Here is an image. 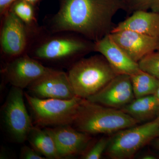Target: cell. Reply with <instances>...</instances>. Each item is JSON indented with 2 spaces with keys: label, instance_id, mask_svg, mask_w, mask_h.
<instances>
[{
  "label": "cell",
  "instance_id": "1",
  "mask_svg": "<svg viewBox=\"0 0 159 159\" xmlns=\"http://www.w3.org/2000/svg\"><path fill=\"white\" fill-rule=\"evenodd\" d=\"M124 10L121 0H61L45 27L51 32L70 31L95 43L110 34L113 20Z\"/></svg>",
  "mask_w": 159,
  "mask_h": 159
},
{
  "label": "cell",
  "instance_id": "2",
  "mask_svg": "<svg viewBox=\"0 0 159 159\" xmlns=\"http://www.w3.org/2000/svg\"><path fill=\"white\" fill-rule=\"evenodd\" d=\"M94 42L77 33L51 32L42 26L32 34L27 54L43 64L69 68L78 60L94 52Z\"/></svg>",
  "mask_w": 159,
  "mask_h": 159
},
{
  "label": "cell",
  "instance_id": "3",
  "mask_svg": "<svg viewBox=\"0 0 159 159\" xmlns=\"http://www.w3.org/2000/svg\"><path fill=\"white\" fill-rule=\"evenodd\" d=\"M138 120L121 110L84 99L72 125L89 134H110L138 125Z\"/></svg>",
  "mask_w": 159,
  "mask_h": 159
},
{
  "label": "cell",
  "instance_id": "4",
  "mask_svg": "<svg viewBox=\"0 0 159 159\" xmlns=\"http://www.w3.org/2000/svg\"><path fill=\"white\" fill-rule=\"evenodd\" d=\"M67 74L76 97L86 99L118 75L100 54L78 60L69 68Z\"/></svg>",
  "mask_w": 159,
  "mask_h": 159
},
{
  "label": "cell",
  "instance_id": "5",
  "mask_svg": "<svg viewBox=\"0 0 159 159\" xmlns=\"http://www.w3.org/2000/svg\"><path fill=\"white\" fill-rule=\"evenodd\" d=\"M35 124L44 127L72 125L84 99H40L25 93Z\"/></svg>",
  "mask_w": 159,
  "mask_h": 159
},
{
  "label": "cell",
  "instance_id": "6",
  "mask_svg": "<svg viewBox=\"0 0 159 159\" xmlns=\"http://www.w3.org/2000/svg\"><path fill=\"white\" fill-rule=\"evenodd\" d=\"M159 135V118L142 125L117 132L109 141L105 153L114 159H129Z\"/></svg>",
  "mask_w": 159,
  "mask_h": 159
},
{
  "label": "cell",
  "instance_id": "7",
  "mask_svg": "<svg viewBox=\"0 0 159 159\" xmlns=\"http://www.w3.org/2000/svg\"><path fill=\"white\" fill-rule=\"evenodd\" d=\"M22 89L12 86L2 107L1 116L7 133L14 142L22 143L27 140L32 124L25 105Z\"/></svg>",
  "mask_w": 159,
  "mask_h": 159
},
{
  "label": "cell",
  "instance_id": "8",
  "mask_svg": "<svg viewBox=\"0 0 159 159\" xmlns=\"http://www.w3.org/2000/svg\"><path fill=\"white\" fill-rule=\"evenodd\" d=\"M1 19L0 50L2 57L7 61L26 54L33 32L10 10Z\"/></svg>",
  "mask_w": 159,
  "mask_h": 159
},
{
  "label": "cell",
  "instance_id": "9",
  "mask_svg": "<svg viewBox=\"0 0 159 159\" xmlns=\"http://www.w3.org/2000/svg\"><path fill=\"white\" fill-rule=\"evenodd\" d=\"M54 69L26 53L6 61L2 74L12 86L23 89Z\"/></svg>",
  "mask_w": 159,
  "mask_h": 159
},
{
  "label": "cell",
  "instance_id": "10",
  "mask_svg": "<svg viewBox=\"0 0 159 159\" xmlns=\"http://www.w3.org/2000/svg\"><path fill=\"white\" fill-rule=\"evenodd\" d=\"M31 96L40 99H70L76 97L67 72L54 69L28 87Z\"/></svg>",
  "mask_w": 159,
  "mask_h": 159
},
{
  "label": "cell",
  "instance_id": "11",
  "mask_svg": "<svg viewBox=\"0 0 159 159\" xmlns=\"http://www.w3.org/2000/svg\"><path fill=\"white\" fill-rule=\"evenodd\" d=\"M135 98L130 76L118 74L102 89L86 99L107 107L120 110Z\"/></svg>",
  "mask_w": 159,
  "mask_h": 159
},
{
  "label": "cell",
  "instance_id": "12",
  "mask_svg": "<svg viewBox=\"0 0 159 159\" xmlns=\"http://www.w3.org/2000/svg\"><path fill=\"white\" fill-rule=\"evenodd\" d=\"M45 129L53 138L60 159L84 153L92 139L90 135L77 130L71 125Z\"/></svg>",
  "mask_w": 159,
  "mask_h": 159
},
{
  "label": "cell",
  "instance_id": "13",
  "mask_svg": "<svg viewBox=\"0 0 159 159\" xmlns=\"http://www.w3.org/2000/svg\"><path fill=\"white\" fill-rule=\"evenodd\" d=\"M110 35L132 59L138 63L146 55L159 50V38L129 30L114 31Z\"/></svg>",
  "mask_w": 159,
  "mask_h": 159
},
{
  "label": "cell",
  "instance_id": "14",
  "mask_svg": "<svg viewBox=\"0 0 159 159\" xmlns=\"http://www.w3.org/2000/svg\"><path fill=\"white\" fill-rule=\"evenodd\" d=\"M94 51L105 57L117 74L131 76L141 70L139 63L114 42L110 34L94 43Z\"/></svg>",
  "mask_w": 159,
  "mask_h": 159
},
{
  "label": "cell",
  "instance_id": "15",
  "mask_svg": "<svg viewBox=\"0 0 159 159\" xmlns=\"http://www.w3.org/2000/svg\"><path fill=\"white\" fill-rule=\"evenodd\" d=\"M132 14L115 26L111 32L129 30L159 38V12L139 10Z\"/></svg>",
  "mask_w": 159,
  "mask_h": 159
},
{
  "label": "cell",
  "instance_id": "16",
  "mask_svg": "<svg viewBox=\"0 0 159 159\" xmlns=\"http://www.w3.org/2000/svg\"><path fill=\"white\" fill-rule=\"evenodd\" d=\"M121 111L139 122L150 120L159 115V102L155 95L135 98Z\"/></svg>",
  "mask_w": 159,
  "mask_h": 159
},
{
  "label": "cell",
  "instance_id": "17",
  "mask_svg": "<svg viewBox=\"0 0 159 159\" xmlns=\"http://www.w3.org/2000/svg\"><path fill=\"white\" fill-rule=\"evenodd\" d=\"M27 141L36 151L48 159H60L54 140L46 129L33 126L29 132Z\"/></svg>",
  "mask_w": 159,
  "mask_h": 159
},
{
  "label": "cell",
  "instance_id": "18",
  "mask_svg": "<svg viewBox=\"0 0 159 159\" xmlns=\"http://www.w3.org/2000/svg\"><path fill=\"white\" fill-rule=\"evenodd\" d=\"M130 77L135 98L155 93L159 86V80L142 70Z\"/></svg>",
  "mask_w": 159,
  "mask_h": 159
},
{
  "label": "cell",
  "instance_id": "19",
  "mask_svg": "<svg viewBox=\"0 0 159 159\" xmlns=\"http://www.w3.org/2000/svg\"><path fill=\"white\" fill-rule=\"evenodd\" d=\"M34 6L24 0H16L9 9L32 32L37 31L40 26L38 23Z\"/></svg>",
  "mask_w": 159,
  "mask_h": 159
},
{
  "label": "cell",
  "instance_id": "20",
  "mask_svg": "<svg viewBox=\"0 0 159 159\" xmlns=\"http://www.w3.org/2000/svg\"><path fill=\"white\" fill-rule=\"evenodd\" d=\"M124 10L129 13L139 10L159 13V0H121Z\"/></svg>",
  "mask_w": 159,
  "mask_h": 159
},
{
  "label": "cell",
  "instance_id": "21",
  "mask_svg": "<svg viewBox=\"0 0 159 159\" xmlns=\"http://www.w3.org/2000/svg\"><path fill=\"white\" fill-rule=\"evenodd\" d=\"M138 63L141 70L159 80V50L146 55Z\"/></svg>",
  "mask_w": 159,
  "mask_h": 159
},
{
  "label": "cell",
  "instance_id": "22",
  "mask_svg": "<svg viewBox=\"0 0 159 159\" xmlns=\"http://www.w3.org/2000/svg\"><path fill=\"white\" fill-rule=\"evenodd\" d=\"M109 139L103 138L94 144L90 149L83 154L81 158L84 159H99L101 158L102 154L105 152Z\"/></svg>",
  "mask_w": 159,
  "mask_h": 159
},
{
  "label": "cell",
  "instance_id": "23",
  "mask_svg": "<svg viewBox=\"0 0 159 159\" xmlns=\"http://www.w3.org/2000/svg\"><path fill=\"white\" fill-rule=\"evenodd\" d=\"M20 157L22 159H46V157L36 151L32 147L26 145H24L21 148Z\"/></svg>",
  "mask_w": 159,
  "mask_h": 159
},
{
  "label": "cell",
  "instance_id": "24",
  "mask_svg": "<svg viewBox=\"0 0 159 159\" xmlns=\"http://www.w3.org/2000/svg\"><path fill=\"white\" fill-rule=\"evenodd\" d=\"M16 0H0V16L2 17L8 12L10 7Z\"/></svg>",
  "mask_w": 159,
  "mask_h": 159
},
{
  "label": "cell",
  "instance_id": "25",
  "mask_svg": "<svg viewBox=\"0 0 159 159\" xmlns=\"http://www.w3.org/2000/svg\"><path fill=\"white\" fill-rule=\"evenodd\" d=\"M24 1L30 3L33 6H35V5L37 4V3H38L40 0H24Z\"/></svg>",
  "mask_w": 159,
  "mask_h": 159
},
{
  "label": "cell",
  "instance_id": "26",
  "mask_svg": "<svg viewBox=\"0 0 159 159\" xmlns=\"http://www.w3.org/2000/svg\"><path fill=\"white\" fill-rule=\"evenodd\" d=\"M142 158L144 159H156V158L155 157L152 155H146L145 156H143Z\"/></svg>",
  "mask_w": 159,
  "mask_h": 159
},
{
  "label": "cell",
  "instance_id": "27",
  "mask_svg": "<svg viewBox=\"0 0 159 159\" xmlns=\"http://www.w3.org/2000/svg\"><path fill=\"white\" fill-rule=\"evenodd\" d=\"M155 96L156 97L157 99L158 100L159 102V86L158 88L157 89L156 92L154 94Z\"/></svg>",
  "mask_w": 159,
  "mask_h": 159
},
{
  "label": "cell",
  "instance_id": "28",
  "mask_svg": "<svg viewBox=\"0 0 159 159\" xmlns=\"http://www.w3.org/2000/svg\"><path fill=\"white\" fill-rule=\"evenodd\" d=\"M157 145L158 147L159 148V139H158V140L157 141Z\"/></svg>",
  "mask_w": 159,
  "mask_h": 159
},
{
  "label": "cell",
  "instance_id": "29",
  "mask_svg": "<svg viewBox=\"0 0 159 159\" xmlns=\"http://www.w3.org/2000/svg\"><path fill=\"white\" fill-rule=\"evenodd\" d=\"M157 117H159V115H158V116H157Z\"/></svg>",
  "mask_w": 159,
  "mask_h": 159
}]
</instances>
